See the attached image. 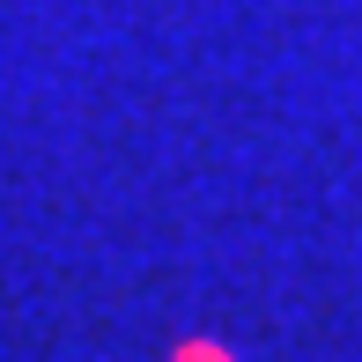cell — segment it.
<instances>
[{"label":"cell","mask_w":362,"mask_h":362,"mask_svg":"<svg viewBox=\"0 0 362 362\" xmlns=\"http://www.w3.org/2000/svg\"><path fill=\"white\" fill-rule=\"evenodd\" d=\"M177 362H229V355H222V348H185Z\"/></svg>","instance_id":"obj_1"}]
</instances>
